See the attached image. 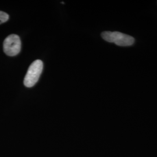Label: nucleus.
I'll use <instances>...</instances> for the list:
<instances>
[{
  "mask_svg": "<svg viewBox=\"0 0 157 157\" xmlns=\"http://www.w3.org/2000/svg\"><path fill=\"white\" fill-rule=\"evenodd\" d=\"M9 19V15L4 12L0 11V24L5 23Z\"/></svg>",
  "mask_w": 157,
  "mask_h": 157,
  "instance_id": "20e7f679",
  "label": "nucleus"
},
{
  "mask_svg": "<svg viewBox=\"0 0 157 157\" xmlns=\"http://www.w3.org/2000/svg\"><path fill=\"white\" fill-rule=\"evenodd\" d=\"M3 49L6 56H13L17 55L21 50V41L17 34H10L6 38Z\"/></svg>",
  "mask_w": 157,
  "mask_h": 157,
  "instance_id": "7ed1b4c3",
  "label": "nucleus"
},
{
  "mask_svg": "<svg viewBox=\"0 0 157 157\" xmlns=\"http://www.w3.org/2000/svg\"><path fill=\"white\" fill-rule=\"evenodd\" d=\"M101 37L106 41L121 47L130 46L135 43V39L133 37L119 32H104L101 33Z\"/></svg>",
  "mask_w": 157,
  "mask_h": 157,
  "instance_id": "f257e3e1",
  "label": "nucleus"
},
{
  "mask_svg": "<svg viewBox=\"0 0 157 157\" xmlns=\"http://www.w3.org/2000/svg\"><path fill=\"white\" fill-rule=\"evenodd\" d=\"M43 69V63L37 59L34 61L29 67L24 78L23 83L27 87H32L37 83Z\"/></svg>",
  "mask_w": 157,
  "mask_h": 157,
  "instance_id": "f03ea898",
  "label": "nucleus"
}]
</instances>
